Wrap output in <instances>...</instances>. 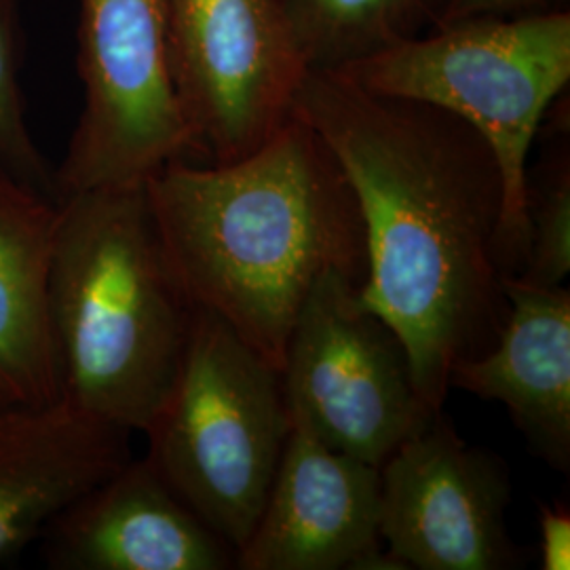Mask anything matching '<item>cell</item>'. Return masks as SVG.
Here are the masks:
<instances>
[{"label":"cell","mask_w":570,"mask_h":570,"mask_svg":"<svg viewBox=\"0 0 570 570\" xmlns=\"http://www.w3.org/2000/svg\"><path fill=\"white\" fill-rule=\"evenodd\" d=\"M292 115L327 144L364 220L362 303L397 332L438 414L450 372L497 343L508 320L503 174L468 121L431 104L308 70Z\"/></svg>","instance_id":"6da1fadb"},{"label":"cell","mask_w":570,"mask_h":570,"mask_svg":"<svg viewBox=\"0 0 570 570\" xmlns=\"http://www.w3.org/2000/svg\"><path fill=\"white\" fill-rule=\"evenodd\" d=\"M146 197L190 305L225 320L279 374L313 285L330 273L364 284L355 193L327 144L294 115L237 161L165 165L146 180Z\"/></svg>","instance_id":"7a4b0ae2"},{"label":"cell","mask_w":570,"mask_h":570,"mask_svg":"<svg viewBox=\"0 0 570 570\" xmlns=\"http://www.w3.org/2000/svg\"><path fill=\"white\" fill-rule=\"evenodd\" d=\"M47 303L61 402L144 433L176 381L193 320L146 184L58 199Z\"/></svg>","instance_id":"3957f363"},{"label":"cell","mask_w":570,"mask_h":570,"mask_svg":"<svg viewBox=\"0 0 570 570\" xmlns=\"http://www.w3.org/2000/svg\"><path fill=\"white\" fill-rule=\"evenodd\" d=\"M367 91L431 104L468 121L503 174L501 265L520 275L529 252V155L570 82V11L465 18L334 70Z\"/></svg>","instance_id":"277c9868"},{"label":"cell","mask_w":570,"mask_h":570,"mask_svg":"<svg viewBox=\"0 0 570 570\" xmlns=\"http://www.w3.org/2000/svg\"><path fill=\"white\" fill-rule=\"evenodd\" d=\"M282 374L216 313L193 306L146 461L235 551L256 527L289 435Z\"/></svg>","instance_id":"5b68a950"},{"label":"cell","mask_w":570,"mask_h":570,"mask_svg":"<svg viewBox=\"0 0 570 570\" xmlns=\"http://www.w3.org/2000/svg\"><path fill=\"white\" fill-rule=\"evenodd\" d=\"M360 287L346 273L313 285L285 346L282 385L292 428L381 468L440 412L421 400L406 346Z\"/></svg>","instance_id":"8992f818"},{"label":"cell","mask_w":570,"mask_h":570,"mask_svg":"<svg viewBox=\"0 0 570 570\" xmlns=\"http://www.w3.org/2000/svg\"><path fill=\"white\" fill-rule=\"evenodd\" d=\"M82 110L56 178V199L146 184L195 155L167 41V0H81Z\"/></svg>","instance_id":"52a82bcc"},{"label":"cell","mask_w":570,"mask_h":570,"mask_svg":"<svg viewBox=\"0 0 570 570\" xmlns=\"http://www.w3.org/2000/svg\"><path fill=\"white\" fill-rule=\"evenodd\" d=\"M167 41L197 157L237 161L292 117L308 66L282 0H167Z\"/></svg>","instance_id":"ba28073f"},{"label":"cell","mask_w":570,"mask_h":570,"mask_svg":"<svg viewBox=\"0 0 570 570\" xmlns=\"http://www.w3.org/2000/svg\"><path fill=\"white\" fill-rule=\"evenodd\" d=\"M508 468L471 449L444 410L381 465V539L402 569L513 570Z\"/></svg>","instance_id":"9c48e42d"},{"label":"cell","mask_w":570,"mask_h":570,"mask_svg":"<svg viewBox=\"0 0 570 570\" xmlns=\"http://www.w3.org/2000/svg\"><path fill=\"white\" fill-rule=\"evenodd\" d=\"M381 468L289 429L242 570H404L381 539Z\"/></svg>","instance_id":"30bf717a"},{"label":"cell","mask_w":570,"mask_h":570,"mask_svg":"<svg viewBox=\"0 0 570 570\" xmlns=\"http://www.w3.org/2000/svg\"><path fill=\"white\" fill-rule=\"evenodd\" d=\"M53 570H228L237 551L146 459L82 492L41 537Z\"/></svg>","instance_id":"8fae6325"},{"label":"cell","mask_w":570,"mask_h":570,"mask_svg":"<svg viewBox=\"0 0 570 570\" xmlns=\"http://www.w3.org/2000/svg\"><path fill=\"white\" fill-rule=\"evenodd\" d=\"M508 320L497 343L450 372V387L501 402L529 449L558 471L570 468V292L503 279Z\"/></svg>","instance_id":"7c38bea8"},{"label":"cell","mask_w":570,"mask_h":570,"mask_svg":"<svg viewBox=\"0 0 570 570\" xmlns=\"http://www.w3.org/2000/svg\"><path fill=\"white\" fill-rule=\"evenodd\" d=\"M125 431L66 402L0 404V562L131 456Z\"/></svg>","instance_id":"4fadbf2b"},{"label":"cell","mask_w":570,"mask_h":570,"mask_svg":"<svg viewBox=\"0 0 570 570\" xmlns=\"http://www.w3.org/2000/svg\"><path fill=\"white\" fill-rule=\"evenodd\" d=\"M58 202L0 167V404H51L60 376L49 330Z\"/></svg>","instance_id":"5bb4252c"},{"label":"cell","mask_w":570,"mask_h":570,"mask_svg":"<svg viewBox=\"0 0 570 570\" xmlns=\"http://www.w3.org/2000/svg\"><path fill=\"white\" fill-rule=\"evenodd\" d=\"M308 70H338L433 30L452 0H282Z\"/></svg>","instance_id":"9a60e30c"},{"label":"cell","mask_w":570,"mask_h":570,"mask_svg":"<svg viewBox=\"0 0 570 570\" xmlns=\"http://www.w3.org/2000/svg\"><path fill=\"white\" fill-rule=\"evenodd\" d=\"M21 4L23 0H0V167L20 183L56 199L53 171L26 122L21 91Z\"/></svg>","instance_id":"2e32d148"},{"label":"cell","mask_w":570,"mask_h":570,"mask_svg":"<svg viewBox=\"0 0 570 570\" xmlns=\"http://www.w3.org/2000/svg\"><path fill=\"white\" fill-rule=\"evenodd\" d=\"M570 271V167L569 150H560L529 178V252L518 279L539 287H556Z\"/></svg>","instance_id":"e0dca14e"},{"label":"cell","mask_w":570,"mask_h":570,"mask_svg":"<svg viewBox=\"0 0 570 570\" xmlns=\"http://www.w3.org/2000/svg\"><path fill=\"white\" fill-rule=\"evenodd\" d=\"M570 0H452L444 16L446 21L465 20V18H518L569 9ZM438 23V26H440Z\"/></svg>","instance_id":"ac0fdd59"},{"label":"cell","mask_w":570,"mask_h":570,"mask_svg":"<svg viewBox=\"0 0 570 570\" xmlns=\"http://www.w3.org/2000/svg\"><path fill=\"white\" fill-rule=\"evenodd\" d=\"M539 551L541 569H570V513L567 508H541L539 511Z\"/></svg>","instance_id":"d6986e66"}]
</instances>
